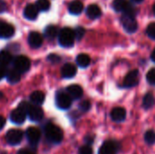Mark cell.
Returning <instances> with one entry per match:
<instances>
[{
  "instance_id": "obj_1",
  "label": "cell",
  "mask_w": 155,
  "mask_h": 154,
  "mask_svg": "<svg viewBox=\"0 0 155 154\" xmlns=\"http://www.w3.org/2000/svg\"><path fill=\"white\" fill-rule=\"evenodd\" d=\"M45 134L46 139L52 143H60L64 138V133L58 126L48 123L45 128Z\"/></svg>"
},
{
  "instance_id": "obj_2",
  "label": "cell",
  "mask_w": 155,
  "mask_h": 154,
  "mask_svg": "<svg viewBox=\"0 0 155 154\" xmlns=\"http://www.w3.org/2000/svg\"><path fill=\"white\" fill-rule=\"evenodd\" d=\"M58 40H59L60 44L64 47L72 46L74 43V40H75L74 31L69 27L63 28L59 33Z\"/></svg>"
},
{
  "instance_id": "obj_3",
  "label": "cell",
  "mask_w": 155,
  "mask_h": 154,
  "mask_svg": "<svg viewBox=\"0 0 155 154\" xmlns=\"http://www.w3.org/2000/svg\"><path fill=\"white\" fill-rule=\"evenodd\" d=\"M113 6L116 12H123L124 15L135 16L136 10L134 6L127 0H114Z\"/></svg>"
},
{
  "instance_id": "obj_4",
  "label": "cell",
  "mask_w": 155,
  "mask_h": 154,
  "mask_svg": "<svg viewBox=\"0 0 155 154\" xmlns=\"http://www.w3.org/2000/svg\"><path fill=\"white\" fill-rule=\"evenodd\" d=\"M14 67L15 70H17L20 74L25 73L29 70L31 63L30 60L25 56V55H18L14 59Z\"/></svg>"
},
{
  "instance_id": "obj_5",
  "label": "cell",
  "mask_w": 155,
  "mask_h": 154,
  "mask_svg": "<svg viewBox=\"0 0 155 154\" xmlns=\"http://www.w3.org/2000/svg\"><path fill=\"white\" fill-rule=\"evenodd\" d=\"M55 103L58 108L62 110H67L72 105V98L64 92H58L55 97Z\"/></svg>"
},
{
  "instance_id": "obj_6",
  "label": "cell",
  "mask_w": 155,
  "mask_h": 154,
  "mask_svg": "<svg viewBox=\"0 0 155 154\" xmlns=\"http://www.w3.org/2000/svg\"><path fill=\"white\" fill-rule=\"evenodd\" d=\"M120 149V144L118 142L114 140H109L104 143L101 146L98 154H117Z\"/></svg>"
},
{
  "instance_id": "obj_7",
  "label": "cell",
  "mask_w": 155,
  "mask_h": 154,
  "mask_svg": "<svg viewBox=\"0 0 155 154\" xmlns=\"http://www.w3.org/2000/svg\"><path fill=\"white\" fill-rule=\"evenodd\" d=\"M23 136H24V133L22 131L20 130H15V129H12V130H9L6 134H5V140L7 142L8 144L10 145H18L22 140H23Z\"/></svg>"
},
{
  "instance_id": "obj_8",
  "label": "cell",
  "mask_w": 155,
  "mask_h": 154,
  "mask_svg": "<svg viewBox=\"0 0 155 154\" xmlns=\"http://www.w3.org/2000/svg\"><path fill=\"white\" fill-rule=\"evenodd\" d=\"M121 21L124 30L127 33H134L138 28V24L135 20V16L123 15Z\"/></svg>"
},
{
  "instance_id": "obj_9",
  "label": "cell",
  "mask_w": 155,
  "mask_h": 154,
  "mask_svg": "<svg viewBox=\"0 0 155 154\" xmlns=\"http://www.w3.org/2000/svg\"><path fill=\"white\" fill-rule=\"evenodd\" d=\"M25 135H26L28 143L32 146L37 145L41 139V132L39 129L35 127H29L25 132Z\"/></svg>"
},
{
  "instance_id": "obj_10",
  "label": "cell",
  "mask_w": 155,
  "mask_h": 154,
  "mask_svg": "<svg viewBox=\"0 0 155 154\" xmlns=\"http://www.w3.org/2000/svg\"><path fill=\"white\" fill-rule=\"evenodd\" d=\"M27 115L32 122H39L44 117V112L41 109V107H39L38 105L30 104L27 110Z\"/></svg>"
},
{
  "instance_id": "obj_11",
  "label": "cell",
  "mask_w": 155,
  "mask_h": 154,
  "mask_svg": "<svg viewBox=\"0 0 155 154\" xmlns=\"http://www.w3.org/2000/svg\"><path fill=\"white\" fill-rule=\"evenodd\" d=\"M26 114L27 113L23 109H21L20 107H17L16 109L12 111V113H10V120L15 124H18V125L22 124L25 121Z\"/></svg>"
},
{
  "instance_id": "obj_12",
  "label": "cell",
  "mask_w": 155,
  "mask_h": 154,
  "mask_svg": "<svg viewBox=\"0 0 155 154\" xmlns=\"http://www.w3.org/2000/svg\"><path fill=\"white\" fill-rule=\"evenodd\" d=\"M139 82V71L138 70H133L130 73L127 74L124 80V86L126 88L134 87L138 84Z\"/></svg>"
},
{
  "instance_id": "obj_13",
  "label": "cell",
  "mask_w": 155,
  "mask_h": 154,
  "mask_svg": "<svg viewBox=\"0 0 155 154\" xmlns=\"http://www.w3.org/2000/svg\"><path fill=\"white\" fill-rule=\"evenodd\" d=\"M15 34V28L12 25L0 21V38H10Z\"/></svg>"
},
{
  "instance_id": "obj_14",
  "label": "cell",
  "mask_w": 155,
  "mask_h": 154,
  "mask_svg": "<svg viewBox=\"0 0 155 154\" xmlns=\"http://www.w3.org/2000/svg\"><path fill=\"white\" fill-rule=\"evenodd\" d=\"M28 44L33 48H38L43 44V36L38 32H31L28 35Z\"/></svg>"
},
{
  "instance_id": "obj_15",
  "label": "cell",
  "mask_w": 155,
  "mask_h": 154,
  "mask_svg": "<svg viewBox=\"0 0 155 154\" xmlns=\"http://www.w3.org/2000/svg\"><path fill=\"white\" fill-rule=\"evenodd\" d=\"M38 11L39 10L37 9L36 5L33 4H28L24 10V15L28 20H35L38 15Z\"/></svg>"
},
{
  "instance_id": "obj_16",
  "label": "cell",
  "mask_w": 155,
  "mask_h": 154,
  "mask_svg": "<svg viewBox=\"0 0 155 154\" xmlns=\"http://www.w3.org/2000/svg\"><path fill=\"white\" fill-rule=\"evenodd\" d=\"M66 91H67V93L70 95V97L72 99H75V100L81 98L83 95V93H84L82 87L78 84H72V85L68 86Z\"/></svg>"
},
{
  "instance_id": "obj_17",
  "label": "cell",
  "mask_w": 155,
  "mask_h": 154,
  "mask_svg": "<svg viewBox=\"0 0 155 154\" xmlns=\"http://www.w3.org/2000/svg\"><path fill=\"white\" fill-rule=\"evenodd\" d=\"M76 67L73 64H65L61 70L62 76L64 78H72L76 74Z\"/></svg>"
},
{
  "instance_id": "obj_18",
  "label": "cell",
  "mask_w": 155,
  "mask_h": 154,
  "mask_svg": "<svg viewBox=\"0 0 155 154\" xmlns=\"http://www.w3.org/2000/svg\"><path fill=\"white\" fill-rule=\"evenodd\" d=\"M111 117L114 122H123L126 117V111L123 107H115L112 110Z\"/></svg>"
},
{
  "instance_id": "obj_19",
  "label": "cell",
  "mask_w": 155,
  "mask_h": 154,
  "mask_svg": "<svg viewBox=\"0 0 155 154\" xmlns=\"http://www.w3.org/2000/svg\"><path fill=\"white\" fill-rule=\"evenodd\" d=\"M101 14H102V11L97 5L93 4V5H88V7L86 8V15L91 19H96L100 17Z\"/></svg>"
},
{
  "instance_id": "obj_20",
  "label": "cell",
  "mask_w": 155,
  "mask_h": 154,
  "mask_svg": "<svg viewBox=\"0 0 155 154\" xmlns=\"http://www.w3.org/2000/svg\"><path fill=\"white\" fill-rule=\"evenodd\" d=\"M69 12L73 15H79L82 13L83 9H84V5L81 1L79 0H74L73 2H71L69 4L68 6Z\"/></svg>"
},
{
  "instance_id": "obj_21",
  "label": "cell",
  "mask_w": 155,
  "mask_h": 154,
  "mask_svg": "<svg viewBox=\"0 0 155 154\" xmlns=\"http://www.w3.org/2000/svg\"><path fill=\"white\" fill-rule=\"evenodd\" d=\"M30 101L36 105H40L45 101V93L41 91H35L30 95Z\"/></svg>"
},
{
  "instance_id": "obj_22",
  "label": "cell",
  "mask_w": 155,
  "mask_h": 154,
  "mask_svg": "<svg viewBox=\"0 0 155 154\" xmlns=\"http://www.w3.org/2000/svg\"><path fill=\"white\" fill-rule=\"evenodd\" d=\"M76 63H77V64L80 67L84 68V67H87L90 64L91 59H90V57L87 54H80L76 57Z\"/></svg>"
},
{
  "instance_id": "obj_23",
  "label": "cell",
  "mask_w": 155,
  "mask_h": 154,
  "mask_svg": "<svg viewBox=\"0 0 155 154\" xmlns=\"http://www.w3.org/2000/svg\"><path fill=\"white\" fill-rule=\"evenodd\" d=\"M57 34H58V29H57V27L55 25H48L45 28V37L48 38V39H50V40L54 39L56 37Z\"/></svg>"
},
{
  "instance_id": "obj_24",
  "label": "cell",
  "mask_w": 155,
  "mask_h": 154,
  "mask_svg": "<svg viewBox=\"0 0 155 154\" xmlns=\"http://www.w3.org/2000/svg\"><path fill=\"white\" fill-rule=\"evenodd\" d=\"M12 59H13V57L8 51L3 50L0 52V64H4L6 66L8 64H10L12 62Z\"/></svg>"
},
{
  "instance_id": "obj_25",
  "label": "cell",
  "mask_w": 155,
  "mask_h": 154,
  "mask_svg": "<svg viewBox=\"0 0 155 154\" xmlns=\"http://www.w3.org/2000/svg\"><path fill=\"white\" fill-rule=\"evenodd\" d=\"M7 80L9 81V83L11 84H15L20 80V73L15 70V69H12L7 73Z\"/></svg>"
},
{
  "instance_id": "obj_26",
  "label": "cell",
  "mask_w": 155,
  "mask_h": 154,
  "mask_svg": "<svg viewBox=\"0 0 155 154\" xmlns=\"http://www.w3.org/2000/svg\"><path fill=\"white\" fill-rule=\"evenodd\" d=\"M154 103L155 99L154 97H153V93H148L144 96V98H143V107H144L145 109H150V108H152V107L153 106Z\"/></svg>"
},
{
  "instance_id": "obj_27",
  "label": "cell",
  "mask_w": 155,
  "mask_h": 154,
  "mask_svg": "<svg viewBox=\"0 0 155 154\" xmlns=\"http://www.w3.org/2000/svg\"><path fill=\"white\" fill-rule=\"evenodd\" d=\"M36 7L39 11H47L50 7L49 0H38L36 2Z\"/></svg>"
},
{
  "instance_id": "obj_28",
  "label": "cell",
  "mask_w": 155,
  "mask_h": 154,
  "mask_svg": "<svg viewBox=\"0 0 155 154\" xmlns=\"http://www.w3.org/2000/svg\"><path fill=\"white\" fill-rule=\"evenodd\" d=\"M144 140L148 144H153L155 143V132L153 130H150L145 133Z\"/></svg>"
},
{
  "instance_id": "obj_29",
  "label": "cell",
  "mask_w": 155,
  "mask_h": 154,
  "mask_svg": "<svg viewBox=\"0 0 155 154\" xmlns=\"http://www.w3.org/2000/svg\"><path fill=\"white\" fill-rule=\"evenodd\" d=\"M84 34H85V30H84V27L78 26V27H76V28H75V30H74L75 39H77V40H81V39L84 37Z\"/></svg>"
},
{
  "instance_id": "obj_30",
  "label": "cell",
  "mask_w": 155,
  "mask_h": 154,
  "mask_svg": "<svg viewBox=\"0 0 155 154\" xmlns=\"http://www.w3.org/2000/svg\"><path fill=\"white\" fill-rule=\"evenodd\" d=\"M146 78H147V81H148L151 84L155 85V68H152V69L147 73Z\"/></svg>"
},
{
  "instance_id": "obj_31",
  "label": "cell",
  "mask_w": 155,
  "mask_h": 154,
  "mask_svg": "<svg viewBox=\"0 0 155 154\" xmlns=\"http://www.w3.org/2000/svg\"><path fill=\"white\" fill-rule=\"evenodd\" d=\"M91 108V103L87 100L85 101H83L80 104H79V109L82 111V112H87L89 111Z\"/></svg>"
},
{
  "instance_id": "obj_32",
  "label": "cell",
  "mask_w": 155,
  "mask_h": 154,
  "mask_svg": "<svg viewBox=\"0 0 155 154\" xmlns=\"http://www.w3.org/2000/svg\"><path fill=\"white\" fill-rule=\"evenodd\" d=\"M146 32H147V34H148L151 38L155 39V23H151V24L148 25Z\"/></svg>"
},
{
  "instance_id": "obj_33",
  "label": "cell",
  "mask_w": 155,
  "mask_h": 154,
  "mask_svg": "<svg viewBox=\"0 0 155 154\" xmlns=\"http://www.w3.org/2000/svg\"><path fill=\"white\" fill-rule=\"evenodd\" d=\"M79 154H94V152L89 145H84L79 149Z\"/></svg>"
},
{
  "instance_id": "obj_34",
  "label": "cell",
  "mask_w": 155,
  "mask_h": 154,
  "mask_svg": "<svg viewBox=\"0 0 155 154\" xmlns=\"http://www.w3.org/2000/svg\"><path fill=\"white\" fill-rule=\"evenodd\" d=\"M48 60L53 63V64H56V63H59L60 61V57L57 55V54H52L50 55H48Z\"/></svg>"
},
{
  "instance_id": "obj_35",
  "label": "cell",
  "mask_w": 155,
  "mask_h": 154,
  "mask_svg": "<svg viewBox=\"0 0 155 154\" xmlns=\"http://www.w3.org/2000/svg\"><path fill=\"white\" fill-rule=\"evenodd\" d=\"M5 74H6V68H5V65L0 64V80L3 79V78L5 77Z\"/></svg>"
},
{
  "instance_id": "obj_36",
  "label": "cell",
  "mask_w": 155,
  "mask_h": 154,
  "mask_svg": "<svg viewBox=\"0 0 155 154\" xmlns=\"http://www.w3.org/2000/svg\"><path fill=\"white\" fill-rule=\"evenodd\" d=\"M5 124V119L3 116L0 115V131L4 128Z\"/></svg>"
},
{
  "instance_id": "obj_37",
  "label": "cell",
  "mask_w": 155,
  "mask_h": 154,
  "mask_svg": "<svg viewBox=\"0 0 155 154\" xmlns=\"http://www.w3.org/2000/svg\"><path fill=\"white\" fill-rule=\"evenodd\" d=\"M17 154H35L33 152H31V151H28V150H25V149H24V150H21V151H19Z\"/></svg>"
},
{
  "instance_id": "obj_38",
  "label": "cell",
  "mask_w": 155,
  "mask_h": 154,
  "mask_svg": "<svg viewBox=\"0 0 155 154\" xmlns=\"http://www.w3.org/2000/svg\"><path fill=\"white\" fill-rule=\"evenodd\" d=\"M85 142H86L87 144H92L93 142H94V138L91 137V136H87V137L85 138Z\"/></svg>"
},
{
  "instance_id": "obj_39",
  "label": "cell",
  "mask_w": 155,
  "mask_h": 154,
  "mask_svg": "<svg viewBox=\"0 0 155 154\" xmlns=\"http://www.w3.org/2000/svg\"><path fill=\"white\" fill-rule=\"evenodd\" d=\"M151 58H152V61H153V62H154V63H155V49L153 50V53H152Z\"/></svg>"
},
{
  "instance_id": "obj_40",
  "label": "cell",
  "mask_w": 155,
  "mask_h": 154,
  "mask_svg": "<svg viewBox=\"0 0 155 154\" xmlns=\"http://www.w3.org/2000/svg\"><path fill=\"white\" fill-rule=\"evenodd\" d=\"M132 1H134V3H141V2H143V0H132Z\"/></svg>"
},
{
  "instance_id": "obj_41",
  "label": "cell",
  "mask_w": 155,
  "mask_h": 154,
  "mask_svg": "<svg viewBox=\"0 0 155 154\" xmlns=\"http://www.w3.org/2000/svg\"><path fill=\"white\" fill-rule=\"evenodd\" d=\"M153 13H154L155 15V4L153 5Z\"/></svg>"
},
{
  "instance_id": "obj_42",
  "label": "cell",
  "mask_w": 155,
  "mask_h": 154,
  "mask_svg": "<svg viewBox=\"0 0 155 154\" xmlns=\"http://www.w3.org/2000/svg\"><path fill=\"white\" fill-rule=\"evenodd\" d=\"M2 97H3V93H2L0 92V99H1Z\"/></svg>"
},
{
  "instance_id": "obj_43",
  "label": "cell",
  "mask_w": 155,
  "mask_h": 154,
  "mask_svg": "<svg viewBox=\"0 0 155 154\" xmlns=\"http://www.w3.org/2000/svg\"><path fill=\"white\" fill-rule=\"evenodd\" d=\"M1 154H7V153H5V152H2Z\"/></svg>"
}]
</instances>
